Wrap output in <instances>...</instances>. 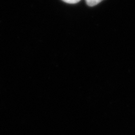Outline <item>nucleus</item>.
Here are the masks:
<instances>
[{
  "label": "nucleus",
  "mask_w": 135,
  "mask_h": 135,
  "mask_svg": "<svg viewBox=\"0 0 135 135\" xmlns=\"http://www.w3.org/2000/svg\"><path fill=\"white\" fill-rule=\"evenodd\" d=\"M103 0H85L86 4L89 6H94L99 4Z\"/></svg>",
  "instance_id": "obj_1"
},
{
  "label": "nucleus",
  "mask_w": 135,
  "mask_h": 135,
  "mask_svg": "<svg viewBox=\"0 0 135 135\" xmlns=\"http://www.w3.org/2000/svg\"><path fill=\"white\" fill-rule=\"evenodd\" d=\"M64 2L68 3V4H76L80 2L81 0H62Z\"/></svg>",
  "instance_id": "obj_2"
}]
</instances>
